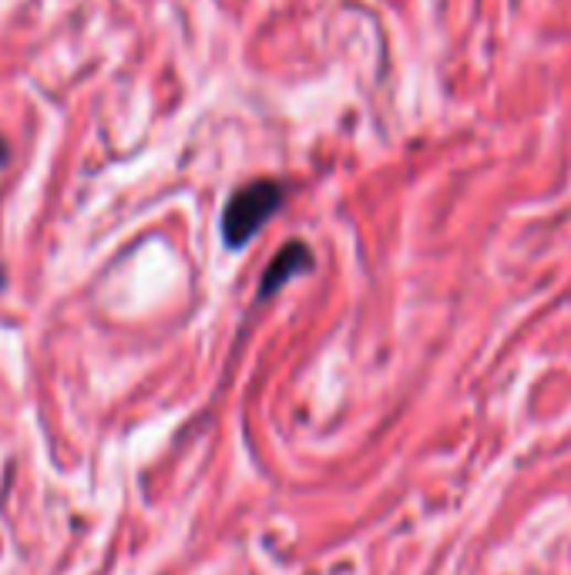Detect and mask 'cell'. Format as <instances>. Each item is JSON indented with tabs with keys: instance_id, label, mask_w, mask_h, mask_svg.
<instances>
[{
	"instance_id": "cell-1",
	"label": "cell",
	"mask_w": 571,
	"mask_h": 575,
	"mask_svg": "<svg viewBox=\"0 0 571 575\" xmlns=\"http://www.w3.org/2000/svg\"><path fill=\"white\" fill-rule=\"evenodd\" d=\"M282 195H286L282 185L272 182V179H256L246 189H239L229 199L226 212H223V236H226V243L233 249L246 246L276 215V209L282 205Z\"/></svg>"
},
{
	"instance_id": "cell-2",
	"label": "cell",
	"mask_w": 571,
	"mask_h": 575,
	"mask_svg": "<svg viewBox=\"0 0 571 575\" xmlns=\"http://www.w3.org/2000/svg\"><path fill=\"white\" fill-rule=\"evenodd\" d=\"M310 266H313V256H310V249H306L303 243L282 246V253L272 259V266H269L266 276H262V297H266V294H276L286 279H293L297 273H303V269H310Z\"/></svg>"
},
{
	"instance_id": "cell-3",
	"label": "cell",
	"mask_w": 571,
	"mask_h": 575,
	"mask_svg": "<svg viewBox=\"0 0 571 575\" xmlns=\"http://www.w3.org/2000/svg\"><path fill=\"white\" fill-rule=\"evenodd\" d=\"M4 162H8V141L0 138V166H4Z\"/></svg>"
}]
</instances>
